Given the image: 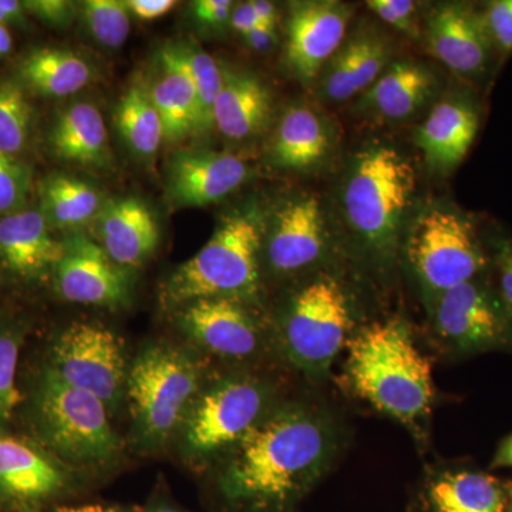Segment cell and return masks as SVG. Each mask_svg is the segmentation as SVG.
<instances>
[{"mask_svg":"<svg viewBox=\"0 0 512 512\" xmlns=\"http://www.w3.org/2000/svg\"><path fill=\"white\" fill-rule=\"evenodd\" d=\"M261 218L255 211L228 215L210 241L168 278L161 305L178 309L197 299L248 301L259 289Z\"/></svg>","mask_w":512,"mask_h":512,"instance_id":"cell-3","label":"cell"},{"mask_svg":"<svg viewBox=\"0 0 512 512\" xmlns=\"http://www.w3.org/2000/svg\"><path fill=\"white\" fill-rule=\"evenodd\" d=\"M20 73L28 86L47 97L72 96L93 76L92 67L82 56L59 47L33 50L23 60Z\"/></svg>","mask_w":512,"mask_h":512,"instance_id":"cell-29","label":"cell"},{"mask_svg":"<svg viewBox=\"0 0 512 512\" xmlns=\"http://www.w3.org/2000/svg\"><path fill=\"white\" fill-rule=\"evenodd\" d=\"M116 123L128 147L141 157H153L164 140L163 123L150 94L134 86L117 106Z\"/></svg>","mask_w":512,"mask_h":512,"instance_id":"cell-31","label":"cell"},{"mask_svg":"<svg viewBox=\"0 0 512 512\" xmlns=\"http://www.w3.org/2000/svg\"><path fill=\"white\" fill-rule=\"evenodd\" d=\"M29 187L28 168L0 151V214L22 207L28 197Z\"/></svg>","mask_w":512,"mask_h":512,"instance_id":"cell-36","label":"cell"},{"mask_svg":"<svg viewBox=\"0 0 512 512\" xmlns=\"http://www.w3.org/2000/svg\"><path fill=\"white\" fill-rule=\"evenodd\" d=\"M328 148V131L319 116L308 107H292L276 130L272 157L279 167L305 170L319 163Z\"/></svg>","mask_w":512,"mask_h":512,"instance_id":"cell-28","label":"cell"},{"mask_svg":"<svg viewBox=\"0 0 512 512\" xmlns=\"http://www.w3.org/2000/svg\"><path fill=\"white\" fill-rule=\"evenodd\" d=\"M63 245L49 232L45 215L37 211L13 212L0 220V256L12 271L33 276L56 265Z\"/></svg>","mask_w":512,"mask_h":512,"instance_id":"cell-23","label":"cell"},{"mask_svg":"<svg viewBox=\"0 0 512 512\" xmlns=\"http://www.w3.org/2000/svg\"><path fill=\"white\" fill-rule=\"evenodd\" d=\"M194 13L204 25L220 28L231 20L232 2L229 0H198Z\"/></svg>","mask_w":512,"mask_h":512,"instance_id":"cell-41","label":"cell"},{"mask_svg":"<svg viewBox=\"0 0 512 512\" xmlns=\"http://www.w3.org/2000/svg\"><path fill=\"white\" fill-rule=\"evenodd\" d=\"M507 512H512V485H511V487H508Z\"/></svg>","mask_w":512,"mask_h":512,"instance_id":"cell-50","label":"cell"},{"mask_svg":"<svg viewBox=\"0 0 512 512\" xmlns=\"http://www.w3.org/2000/svg\"><path fill=\"white\" fill-rule=\"evenodd\" d=\"M413 274L434 296L490 274V256L477 221L456 207L430 208L414 221L406 242Z\"/></svg>","mask_w":512,"mask_h":512,"instance_id":"cell-5","label":"cell"},{"mask_svg":"<svg viewBox=\"0 0 512 512\" xmlns=\"http://www.w3.org/2000/svg\"><path fill=\"white\" fill-rule=\"evenodd\" d=\"M19 350L18 336L0 333V421L9 420L22 402L16 382Z\"/></svg>","mask_w":512,"mask_h":512,"instance_id":"cell-35","label":"cell"},{"mask_svg":"<svg viewBox=\"0 0 512 512\" xmlns=\"http://www.w3.org/2000/svg\"><path fill=\"white\" fill-rule=\"evenodd\" d=\"M144 512H185L180 510V508L175 507V505L170 503H165V501H157L153 505L148 507V510Z\"/></svg>","mask_w":512,"mask_h":512,"instance_id":"cell-49","label":"cell"},{"mask_svg":"<svg viewBox=\"0 0 512 512\" xmlns=\"http://www.w3.org/2000/svg\"><path fill=\"white\" fill-rule=\"evenodd\" d=\"M55 512H130L119 505L86 504L74 507H60Z\"/></svg>","mask_w":512,"mask_h":512,"instance_id":"cell-47","label":"cell"},{"mask_svg":"<svg viewBox=\"0 0 512 512\" xmlns=\"http://www.w3.org/2000/svg\"><path fill=\"white\" fill-rule=\"evenodd\" d=\"M481 10L495 53L503 64L512 55V0H491Z\"/></svg>","mask_w":512,"mask_h":512,"instance_id":"cell-37","label":"cell"},{"mask_svg":"<svg viewBox=\"0 0 512 512\" xmlns=\"http://www.w3.org/2000/svg\"><path fill=\"white\" fill-rule=\"evenodd\" d=\"M508 488L470 467L434 471L421 485L412 512H507Z\"/></svg>","mask_w":512,"mask_h":512,"instance_id":"cell-19","label":"cell"},{"mask_svg":"<svg viewBox=\"0 0 512 512\" xmlns=\"http://www.w3.org/2000/svg\"><path fill=\"white\" fill-rule=\"evenodd\" d=\"M244 37L249 47L259 53L268 52L276 42L275 28L272 26H258Z\"/></svg>","mask_w":512,"mask_h":512,"instance_id":"cell-44","label":"cell"},{"mask_svg":"<svg viewBox=\"0 0 512 512\" xmlns=\"http://www.w3.org/2000/svg\"><path fill=\"white\" fill-rule=\"evenodd\" d=\"M389 47L376 36L350 40L322 70V89L326 99L345 101L370 89L389 62Z\"/></svg>","mask_w":512,"mask_h":512,"instance_id":"cell-25","label":"cell"},{"mask_svg":"<svg viewBox=\"0 0 512 512\" xmlns=\"http://www.w3.org/2000/svg\"><path fill=\"white\" fill-rule=\"evenodd\" d=\"M50 367L64 382L96 396L109 412L126 392L123 342L100 323L76 322L64 329L53 345Z\"/></svg>","mask_w":512,"mask_h":512,"instance_id":"cell-11","label":"cell"},{"mask_svg":"<svg viewBox=\"0 0 512 512\" xmlns=\"http://www.w3.org/2000/svg\"><path fill=\"white\" fill-rule=\"evenodd\" d=\"M69 487V473L52 457L26 441L0 434V500L32 507Z\"/></svg>","mask_w":512,"mask_h":512,"instance_id":"cell-18","label":"cell"},{"mask_svg":"<svg viewBox=\"0 0 512 512\" xmlns=\"http://www.w3.org/2000/svg\"><path fill=\"white\" fill-rule=\"evenodd\" d=\"M491 467L512 468V434L508 436L507 439L501 441L500 446H498L497 451H495Z\"/></svg>","mask_w":512,"mask_h":512,"instance_id":"cell-46","label":"cell"},{"mask_svg":"<svg viewBox=\"0 0 512 512\" xmlns=\"http://www.w3.org/2000/svg\"><path fill=\"white\" fill-rule=\"evenodd\" d=\"M57 262V289L63 299L80 305H124L130 298L126 269L114 264L101 245L82 234L63 242Z\"/></svg>","mask_w":512,"mask_h":512,"instance_id":"cell-13","label":"cell"},{"mask_svg":"<svg viewBox=\"0 0 512 512\" xmlns=\"http://www.w3.org/2000/svg\"><path fill=\"white\" fill-rule=\"evenodd\" d=\"M350 13L339 2L292 3L286 60L296 79L311 84L338 52Z\"/></svg>","mask_w":512,"mask_h":512,"instance_id":"cell-14","label":"cell"},{"mask_svg":"<svg viewBox=\"0 0 512 512\" xmlns=\"http://www.w3.org/2000/svg\"><path fill=\"white\" fill-rule=\"evenodd\" d=\"M352 309L335 276L316 275L293 296L282 325V346L292 365L320 376L349 343Z\"/></svg>","mask_w":512,"mask_h":512,"instance_id":"cell-8","label":"cell"},{"mask_svg":"<svg viewBox=\"0 0 512 512\" xmlns=\"http://www.w3.org/2000/svg\"><path fill=\"white\" fill-rule=\"evenodd\" d=\"M367 6L387 25L394 26L407 35L416 33L414 18L417 6L412 0H370Z\"/></svg>","mask_w":512,"mask_h":512,"instance_id":"cell-39","label":"cell"},{"mask_svg":"<svg viewBox=\"0 0 512 512\" xmlns=\"http://www.w3.org/2000/svg\"><path fill=\"white\" fill-rule=\"evenodd\" d=\"M96 228L101 248L123 269L143 265L160 241L156 217L138 198L107 202L97 214Z\"/></svg>","mask_w":512,"mask_h":512,"instance_id":"cell-21","label":"cell"},{"mask_svg":"<svg viewBox=\"0 0 512 512\" xmlns=\"http://www.w3.org/2000/svg\"><path fill=\"white\" fill-rule=\"evenodd\" d=\"M126 393L134 443L157 450L177 433L200 396V367L185 350L148 346L128 367Z\"/></svg>","mask_w":512,"mask_h":512,"instance_id":"cell-4","label":"cell"},{"mask_svg":"<svg viewBox=\"0 0 512 512\" xmlns=\"http://www.w3.org/2000/svg\"><path fill=\"white\" fill-rule=\"evenodd\" d=\"M87 29L100 45L117 49L130 33V10L120 0H87L82 5Z\"/></svg>","mask_w":512,"mask_h":512,"instance_id":"cell-33","label":"cell"},{"mask_svg":"<svg viewBox=\"0 0 512 512\" xmlns=\"http://www.w3.org/2000/svg\"><path fill=\"white\" fill-rule=\"evenodd\" d=\"M252 6H254L256 16H258L262 25L275 28L276 20H278V10H276L274 3L266 2V0H254Z\"/></svg>","mask_w":512,"mask_h":512,"instance_id":"cell-45","label":"cell"},{"mask_svg":"<svg viewBox=\"0 0 512 512\" xmlns=\"http://www.w3.org/2000/svg\"><path fill=\"white\" fill-rule=\"evenodd\" d=\"M271 390L251 376H232L200 394L184 421L185 456L204 460L235 446L266 414Z\"/></svg>","mask_w":512,"mask_h":512,"instance_id":"cell-9","label":"cell"},{"mask_svg":"<svg viewBox=\"0 0 512 512\" xmlns=\"http://www.w3.org/2000/svg\"><path fill=\"white\" fill-rule=\"evenodd\" d=\"M35 412L43 439L64 460L101 467L119 456L120 441L106 404L64 382L52 367L37 387Z\"/></svg>","mask_w":512,"mask_h":512,"instance_id":"cell-6","label":"cell"},{"mask_svg":"<svg viewBox=\"0 0 512 512\" xmlns=\"http://www.w3.org/2000/svg\"><path fill=\"white\" fill-rule=\"evenodd\" d=\"M161 63L163 76L154 83L150 97L163 123L164 141L177 143L202 131L200 103L180 47L163 50Z\"/></svg>","mask_w":512,"mask_h":512,"instance_id":"cell-22","label":"cell"},{"mask_svg":"<svg viewBox=\"0 0 512 512\" xmlns=\"http://www.w3.org/2000/svg\"><path fill=\"white\" fill-rule=\"evenodd\" d=\"M326 228L318 198L291 201L276 215L268 242V261L276 272L293 274L322 256Z\"/></svg>","mask_w":512,"mask_h":512,"instance_id":"cell-20","label":"cell"},{"mask_svg":"<svg viewBox=\"0 0 512 512\" xmlns=\"http://www.w3.org/2000/svg\"><path fill=\"white\" fill-rule=\"evenodd\" d=\"M433 73L413 62L393 64L367 90L366 104L386 120L413 116L433 93Z\"/></svg>","mask_w":512,"mask_h":512,"instance_id":"cell-27","label":"cell"},{"mask_svg":"<svg viewBox=\"0 0 512 512\" xmlns=\"http://www.w3.org/2000/svg\"><path fill=\"white\" fill-rule=\"evenodd\" d=\"M23 8L52 26H69L76 16V5L66 0H32L23 3Z\"/></svg>","mask_w":512,"mask_h":512,"instance_id":"cell-40","label":"cell"},{"mask_svg":"<svg viewBox=\"0 0 512 512\" xmlns=\"http://www.w3.org/2000/svg\"><path fill=\"white\" fill-rule=\"evenodd\" d=\"M430 52L448 70L480 89L501 66L481 6L453 2L437 6L427 23Z\"/></svg>","mask_w":512,"mask_h":512,"instance_id":"cell-12","label":"cell"},{"mask_svg":"<svg viewBox=\"0 0 512 512\" xmlns=\"http://www.w3.org/2000/svg\"><path fill=\"white\" fill-rule=\"evenodd\" d=\"M128 10L140 20H154L175 8L174 0H128Z\"/></svg>","mask_w":512,"mask_h":512,"instance_id":"cell-42","label":"cell"},{"mask_svg":"<svg viewBox=\"0 0 512 512\" xmlns=\"http://www.w3.org/2000/svg\"><path fill=\"white\" fill-rule=\"evenodd\" d=\"M433 323L440 342L454 355L512 349V311L491 272L437 295Z\"/></svg>","mask_w":512,"mask_h":512,"instance_id":"cell-10","label":"cell"},{"mask_svg":"<svg viewBox=\"0 0 512 512\" xmlns=\"http://www.w3.org/2000/svg\"><path fill=\"white\" fill-rule=\"evenodd\" d=\"M12 50V36L5 25L0 23V57L8 55Z\"/></svg>","mask_w":512,"mask_h":512,"instance_id":"cell-48","label":"cell"},{"mask_svg":"<svg viewBox=\"0 0 512 512\" xmlns=\"http://www.w3.org/2000/svg\"><path fill=\"white\" fill-rule=\"evenodd\" d=\"M414 185L413 165L396 148L373 147L360 154L343 195L350 225L373 247L390 251Z\"/></svg>","mask_w":512,"mask_h":512,"instance_id":"cell-7","label":"cell"},{"mask_svg":"<svg viewBox=\"0 0 512 512\" xmlns=\"http://www.w3.org/2000/svg\"><path fill=\"white\" fill-rule=\"evenodd\" d=\"M197 90L202 131L214 126V106L222 87V69L217 60L197 47H180Z\"/></svg>","mask_w":512,"mask_h":512,"instance_id":"cell-34","label":"cell"},{"mask_svg":"<svg viewBox=\"0 0 512 512\" xmlns=\"http://www.w3.org/2000/svg\"><path fill=\"white\" fill-rule=\"evenodd\" d=\"M490 256L491 275L498 292L512 311V237L497 234L485 242Z\"/></svg>","mask_w":512,"mask_h":512,"instance_id":"cell-38","label":"cell"},{"mask_svg":"<svg viewBox=\"0 0 512 512\" xmlns=\"http://www.w3.org/2000/svg\"><path fill=\"white\" fill-rule=\"evenodd\" d=\"M271 99L264 84L249 73L222 70V87L214 106V126L228 140H245L268 123Z\"/></svg>","mask_w":512,"mask_h":512,"instance_id":"cell-24","label":"cell"},{"mask_svg":"<svg viewBox=\"0 0 512 512\" xmlns=\"http://www.w3.org/2000/svg\"><path fill=\"white\" fill-rule=\"evenodd\" d=\"M6 22H10L8 16H6V13L3 12V9L0 8V23H2V25H5Z\"/></svg>","mask_w":512,"mask_h":512,"instance_id":"cell-51","label":"cell"},{"mask_svg":"<svg viewBox=\"0 0 512 512\" xmlns=\"http://www.w3.org/2000/svg\"><path fill=\"white\" fill-rule=\"evenodd\" d=\"M22 512H37V511L35 510V508L25 507V508H22Z\"/></svg>","mask_w":512,"mask_h":512,"instance_id":"cell-52","label":"cell"},{"mask_svg":"<svg viewBox=\"0 0 512 512\" xmlns=\"http://www.w3.org/2000/svg\"><path fill=\"white\" fill-rule=\"evenodd\" d=\"M340 430L325 410H271L234 447L217 478L222 512H296L332 467Z\"/></svg>","mask_w":512,"mask_h":512,"instance_id":"cell-1","label":"cell"},{"mask_svg":"<svg viewBox=\"0 0 512 512\" xmlns=\"http://www.w3.org/2000/svg\"><path fill=\"white\" fill-rule=\"evenodd\" d=\"M177 311L180 329L208 352L228 359H245L258 352V325L242 301L197 299Z\"/></svg>","mask_w":512,"mask_h":512,"instance_id":"cell-15","label":"cell"},{"mask_svg":"<svg viewBox=\"0 0 512 512\" xmlns=\"http://www.w3.org/2000/svg\"><path fill=\"white\" fill-rule=\"evenodd\" d=\"M247 177V164L232 154L181 151L170 163L168 194L180 207H205L238 190Z\"/></svg>","mask_w":512,"mask_h":512,"instance_id":"cell-16","label":"cell"},{"mask_svg":"<svg viewBox=\"0 0 512 512\" xmlns=\"http://www.w3.org/2000/svg\"><path fill=\"white\" fill-rule=\"evenodd\" d=\"M232 28L241 33L242 36H247L249 32L261 26L258 16H256L254 6L252 2L241 3V5L235 6L231 13Z\"/></svg>","mask_w":512,"mask_h":512,"instance_id":"cell-43","label":"cell"},{"mask_svg":"<svg viewBox=\"0 0 512 512\" xmlns=\"http://www.w3.org/2000/svg\"><path fill=\"white\" fill-rule=\"evenodd\" d=\"M481 126V104L473 90L440 101L417 133L431 167L450 173L463 163Z\"/></svg>","mask_w":512,"mask_h":512,"instance_id":"cell-17","label":"cell"},{"mask_svg":"<svg viewBox=\"0 0 512 512\" xmlns=\"http://www.w3.org/2000/svg\"><path fill=\"white\" fill-rule=\"evenodd\" d=\"M52 146L57 157L86 167L109 163V137L97 107L90 103L67 107L53 127Z\"/></svg>","mask_w":512,"mask_h":512,"instance_id":"cell-26","label":"cell"},{"mask_svg":"<svg viewBox=\"0 0 512 512\" xmlns=\"http://www.w3.org/2000/svg\"><path fill=\"white\" fill-rule=\"evenodd\" d=\"M346 376L357 396L400 423L416 426L434 399L429 360L400 318L375 322L348 343Z\"/></svg>","mask_w":512,"mask_h":512,"instance_id":"cell-2","label":"cell"},{"mask_svg":"<svg viewBox=\"0 0 512 512\" xmlns=\"http://www.w3.org/2000/svg\"><path fill=\"white\" fill-rule=\"evenodd\" d=\"M30 106L18 84L0 82V151L13 156L28 140Z\"/></svg>","mask_w":512,"mask_h":512,"instance_id":"cell-32","label":"cell"},{"mask_svg":"<svg viewBox=\"0 0 512 512\" xmlns=\"http://www.w3.org/2000/svg\"><path fill=\"white\" fill-rule=\"evenodd\" d=\"M43 215L57 228L82 227L100 212V197L92 185L76 178H50L42 190Z\"/></svg>","mask_w":512,"mask_h":512,"instance_id":"cell-30","label":"cell"}]
</instances>
